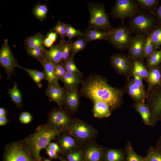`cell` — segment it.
Listing matches in <instances>:
<instances>
[{"label": "cell", "mask_w": 161, "mask_h": 161, "mask_svg": "<svg viewBox=\"0 0 161 161\" xmlns=\"http://www.w3.org/2000/svg\"><path fill=\"white\" fill-rule=\"evenodd\" d=\"M80 95L92 101H103L108 104L112 110L120 107L123 102V90L112 86L101 76L95 74L89 75L81 84Z\"/></svg>", "instance_id": "6da1fadb"}, {"label": "cell", "mask_w": 161, "mask_h": 161, "mask_svg": "<svg viewBox=\"0 0 161 161\" xmlns=\"http://www.w3.org/2000/svg\"><path fill=\"white\" fill-rule=\"evenodd\" d=\"M60 129L47 125L40 126L34 133L27 138L25 142L29 152L36 161H40V153L50 142L60 134Z\"/></svg>", "instance_id": "7a4b0ae2"}, {"label": "cell", "mask_w": 161, "mask_h": 161, "mask_svg": "<svg viewBox=\"0 0 161 161\" xmlns=\"http://www.w3.org/2000/svg\"><path fill=\"white\" fill-rule=\"evenodd\" d=\"M133 38L130 29L123 25L109 30L106 39L117 48L122 49L128 48Z\"/></svg>", "instance_id": "3957f363"}, {"label": "cell", "mask_w": 161, "mask_h": 161, "mask_svg": "<svg viewBox=\"0 0 161 161\" xmlns=\"http://www.w3.org/2000/svg\"><path fill=\"white\" fill-rule=\"evenodd\" d=\"M154 20L148 13L138 12L131 17L129 24L131 31L145 36L150 33L153 26Z\"/></svg>", "instance_id": "277c9868"}, {"label": "cell", "mask_w": 161, "mask_h": 161, "mask_svg": "<svg viewBox=\"0 0 161 161\" xmlns=\"http://www.w3.org/2000/svg\"><path fill=\"white\" fill-rule=\"evenodd\" d=\"M89 25L92 29L109 32L112 28L104 8L102 6L92 5L89 9Z\"/></svg>", "instance_id": "5b68a950"}, {"label": "cell", "mask_w": 161, "mask_h": 161, "mask_svg": "<svg viewBox=\"0 0 161 161\" xmlns=\"http://www.w3.org/2000/svg\"><path fill=\"white\" fill-rule=\"evenodd\" d=\"M137 2L131 0H117L113 9L112 14L117 18L124 19L131 17L139 11Z\"/></svg>", "instance_id": "8992f818"}, {"label": "cell", "mask_w": 161, "mask_h": 161, "mask_svg": "<svg viewBox=\"0 0 161 161\" xmlns=\"http://www.w3.org/2000/svg\"><path fill=\"white\" fill-rule=\"evenodd\" d=\"M6 39L4 41L0 50V63L5 69L8 79H10L12 75H15V67L18 64Z\"/></svg>", "instance_id": "52a82bcc"}, {"label": "cell", "mask_w": 161, "mask_h": 161, "mask_svg": "<svg viewBox=\"0 0 161 161\" xmlns=\"http://www.w3.org/2000/svg\"><path fill=\"white\" fill-rule=\"evenodd\" d=\"M70 132L74 137L81 140L89 139L95 134V131L91 127L79 120L74 121L70 127Z\"/></svg>", "instance_id": "ba28073f"}, {"label": "cell", "mask_w": 161, "mask_h": 161, "mask_svg": "<svg viewBox=\"0 0 161 161\" xmlns=\"http://www.w3.org/2000/svg\"><path fill=\"white\" fill-rule=\"evenodd\" d=\"M4 161H34L25 149L20 144L15 143L7 149Z\"/></svg>", "instance_id": "9c48e42d"}, {"label": "cell", "mask_w": 161, "mask_h": 161, "mask_svg": "<svg viewBox=\"0 0 161 161\" xmlns=\"http://www.w3.org/2000/svg\"><path fill=\"white\" fill-rule=\"evenodd\" d=\"M110 59L112 66L119 73L126 75L132 71L133 65L126 56L120 54L115 55H112Z\"/></svg>", "instance_id": "30bf717a"}, {"label": "cell", "mask_w": 161, "mask_h": 161, "mask_svg": "<svg viewBox=\"0 0 161 161\" xmlns=\"http://www.w3.org/2000/svg\"><path fill=\"white\" fill-rule=\"evenodd\" d=\"M145 40V36L136 35L133 37L128 48L130 57L134 60L143 58Z\"/></svg>", "instance_id": "8fae6325"}, {"label": "cell", "mask_w": 161, "mask_h": 161, "mask_svg": "<svg viewBox=\"0 0 161 161\" xmlns=\"http://www.w3.org/2000/svg\"><path fill=\"white\" fill-rule=\"evenodd\" d=\"M65 92L64 87H61L58 82L48 84L45 90L46 95L49 100L56 102L61 108L64 104Z\"/></svg>", "instance_id": "7c38bea8"}, {"label": "cell", "mask_w": 161, "mask_h": 161, "mask_svg": "<svg viewBox=\"0 0 161 161\" xmlns=\"http://www.w3.org/2000/svg\"><path fill=\"white\" fill-rule=\"evenodd\" d=\"M49 121L53 126L60 129L68 126L70 118L65 111L62 109H56L50 113Z\"/></svg>", "instance_id": "4fadbf2b"}, {"label": "cell", "mask_w": 161, "mask_h": 161, "mask_svg": "<svg viewBox=\"0 0 161 161\" xmlns=\"http://www.w3.org/2000/svg\"><path fill=\"white\" fill-rule=\"evenodd\" d=\"M44 69L45 79L48 84H51L58 82L55 72V65L48 59L45 55L44 58L38 61Z\"/></svg>", "instance_id": "5bb4252c"}, {"label": "cell", "mask_w": 161, "mask_h": 161, "mask_svg": "<svg viewBox=\"0 0 161 161\" xmlns=\"http://www.w3.org/2000/svg\"><path fill=\"white\" fill-rule=\"evenodd\" d=\"M79 95L78 88L68 90L66 89L64 104L71 110L75 111L79 105Z\"/></svg>", "instance_id": "9a60e30c"}, {"label": "cell", "mask_w": 161, "mask_h": 161, "mask_svg": "<svg viewBox=\"0 0 161 161\" xmlns=\"http://www.w3.org/2000/svg\"><path fill=\"white\" fill-rule=\"evenodd\" d=\"M83 75L75 74L66 72V74L59 79L64 85L66 89L78 88L80 84H82L83 80Z\"/></svg>", "instance_id": "2e32d148"}, {"label": "cell", "mask_w": 161, "mask_h": 161, "mask_svg": "<svg viewBox=\"0 0 161 161\" xmlns=\"http://www.w3.org/2000/svg\"><path fill=\"white\" fill-rule=\"evenodd\" d=\"M127 90L131 98L136 103L144 102L145 93L144 90L136 84L133 80L128 83Z\"/></svg>", "instance_id": "e0dca14e"}, {"label": "cell", "mask_w": 161, "mask_h": 161, "mask_svg": "<svg viewBox=\"0 0 161 161\" xmlns=\"http://www.w3.org/2000/svg\"><path fill=\"white\" fill-rule=\"evenodd\" d=\"M94 103L93 114L97 118H106L109 117L112 110L109 106L106 103L98 100L92 101Z\"/></svg>", "instance_id": "ac0fdd59"}, {"label": "cell", "mask_w": 161, "mask_h": 161, "mask_svg": "<svg viewBox=\"0 0 161 161\" xmlns=\"http://www.w3.org/2000/svg\"><path fill=\"white\" fill-rule=\"evenodd\" d=\"M63 47L61 44L52 46L49 50H45L47 58L55 65L62 62Z\"/></svg>", "instance_id": "d6986e66"}, {"label": "cell", "mask_w": 161, "mask_h": 161, "mask_svg": "<svg viewBox=\"0 0 161 161\" xmlns=\"http://www.w3.org/2000/svg\"><path fill=\"white\" fill-rule=\"evenodd\" d=\"M44 38V36L40 32L27 37L24 41L25 47L27 50L37 47H43Z\"/></svg>", "instance_id": "ffe728a7"}, {"label": "cell", "mask_w": 161, "mask_h": 161, "mask_svg": "<svg viewBox=\"0 0 161 161\" xmlns=\"http://www.w3.org/2000/svg\"><path fill=\"white\" fill-rule=\"evenodd\" d=\"M103 152L101 147L91 146L85 152V158L86 161H100Z\"/></svg>", "instance_id": "44dd1931"}, {"label": "cell", "mask_w": 161, "mask_h": 161, "mask_svg": "<svg viewBox=\"0 0 161 161\" xmlns=\"http://www.w3.org/2000/svg\"><path fill=\"white\" fill-rule=\"evenodd\" d=\"M134 107L140 115L145 123L147 125H151V112L144 102L136 103L134 105Z\"/></svg>", "instance_id": "7402d4cb"}, {"label": "cell", "mask_w": 161, "mask_h": 161, "mask_svg": "<svg viewBox=\"0 0 161 161\" xmlns=\"http://www.w3.org/2000/svg\"><path fill=\"white\" fill-rule=\"evenodd\" d=\"M108 35V32L100 31L96 30L89 29L86 31L84 36L87 42L92 41L106 39Z\"/></svg>", "instance_id": "603a6c76"}, {"label": "cell", "mask_w": 161, "mask_h": 161, "mask_svg": "<svg viewBox=\"0 0 161 161\" xmlns=\"http://www.w3.org/2000/svg\"><path fill=\"white\" fill-rule=\"evenodd\" d=\"M16 67H18L25 71L36 84L39 88L42 87L41 81L45 79V74L44 71H40L35 69H31L22 67L17 64Z\"/></svg>", "instance_id": "cb8c5ba5"}, {"label": "cell", "mask_w": 161, "mask_h": 161, "mask_svg": "<svg viewBox=\"0 0 161 161\" xmlns=\"http://www.w3.org/2000/svg\"><path fill=\"white\" fill-rule=\"evenodd\" d=\"M106 161H124V153L118 149H111L106 151L105 156Z\"/></svg>", "instance_id": "d4e9b609"}, {"label": "cell", "mask_w": 161, "mask_h": 161, "mask_svg": "<svg viewBox=\"0 0 161 161\" xmlns=\"http://www.w3.org/2000/svg\"><path fill=\"white\" fill-rule=\"evenodd\" d=\"M161 77L160 72L158 69L154 68L150 70L146 78L149 86L148 91L153 86L160 83Z\"/></svg>", "instance_id": "484cf974"}, {"label": "cell", "mask_w": 161, "mask_h": 161, "mask_svg": "<svg viewBox=\"0 0 161 161\" xmlns=\"http://www.w3.org/2000/svg\"><path fill=\"white\" fill-rule=\"evenodd\" d=\"M8 93L13 101L16 106L20 107L22 104L21 94L16 82L14 83L13 87L8 90Z\"/></svg>", "instance_id": "4316f807"}, {"label": "cell", "mask_w": 161, "mask_h": 161, "mask_svg": "<svg viewBox=\"0 0 161 161\" xmlns=\"http://www.w3.org/2000/svg\"><path fill=\"white\" fill-rule=\"evenodd\" d=\"M126 161H146L145 157L137 154L133 150L131 143L129 141L126 148Z\"/></svg>", "instance_id": "83f0119b"}, {"label": "cell", "mask_w": 161, "mask_h": 161, "mask_svg": "<svg viewBox=\"0 0 161 161\" xmlns=\"http://www.w3.org/2000/svg\"><path fill=\"white\" fill-rule=\"evenodd\" d=\"M132 73L136 74L142 78H146L149 72L142 62L136 60H134L133 64Z\"/></svg>", "instance_id": "f1b7e54d"}, {"label": "cell", "mask_w": 161, "mask_h": 161, "mask_svg": "<svg viewBox=\"0 0 161 161\" xmlns=\"http://www.w3.org/2000/svg\"><path fill=\"white\" fill-rule=\"evenodd\" d=\"M59 143L60 147L65 151L71 149L76 145V143L74 139L67 135L63 136L60 140Z\"/></svg>", "instance_id": "f546056e"}, {"label": "cell", "mask_w": 161, "mask_h": 161, "mask_svg": "<svg viewBox=\"0 0 161 161\" xmlns=\"http://www.w3.org/2000/svg\"><path fill=\"white\" fill-rule=\"evenodd\" d=\"M32 10L33 14L38 19L42 21L46 18L48 10L46 4H37Z\"/></svg>", "instance_id": "4dcf8cb0"}, {"label": "cell", "mask_w": 161, "mask_h": 161, "mask_svg": "<svg viewBox=\"0 0 161 161\" xmlns=\"http://www.w3.org/2000/svg\"><path fill=\"white\" fill-rule=\"evenodd\" d=\"M145 158L146 161H161V151L156 147H151Z\"/></svg>", "instance_id": "1f68e13d"}, {"label": "cell", "mask_w": 161, "mask_h": 161, "mask_svg": "<svg viewBox=\"0 0 161 161\" xmlns=\"http://www.w3.org/2000/svg\"><path fill=\"white\" fill-rule=\"evenodd\" d=\"M64 68L67 72L75 74L82 75L76 66L74 60V56H72L64 64Z\"/></svg>", "instance_id": "d6a6232c"}, {"label": "cell", "mask_w": 161, "mask_h": 161, "mask_svg": "<svg viewBox=\"0 0 161 161\" xmlns=\"http://www.w3.org/2000/svg\"><path fill=\"white\" fill-rule=\"evenodd\" d=\"M154 45L149 33L145 37L143 58H148L154 51Z\"/></svg>", "instance_id": "836d02e7"}, {"label": "cell", "mask_w": 161, "mask_h": 161, "mask_svg": "<svg viewBox=\"0 0 161 161\" xmlns=\"http://www.w3.org/2000/svg\"><path fill=\"white\" fill-rule=\"evenodd\" d=\"M161 61V49L154 51L149 56L148 65L150 67H154Z\"/></svg>", "instance_id": "e575fe53"}, {"label": "cell", "mask_w": 161, "mask_h": 161, "mask_svg": "<svg viewBox=\"0 0 161 161\" xmlns=\"http://www.w3.org/2000/svg\"><path fill=\"white\" fill-rule=\"evenodd\" d=\"M44 47H36L27 50V53L31 56L36 58L38 61L43 58L45 56Z\"/></svg>", "instance_id": "d590c367"}, {"label": "cell", "mask_w": 161, "mask_h": 161, "mask_svg": "<svg viewBox=\"0 0 161 161\" xmlns=\"http://www.w3.org/2000/svg\"><path fill=\"white\" fill-rule=\"evenodd\" d=\"M60 43L63 47L62 61L65 62L72 56L71 52V44L65 41L64 39L61 41Z\"/></svg>", "instance_id": "8d00e7d4"}, {"label": "cell", "mask_w": 161, "mask_h": 161, "mask_svg": "<svg viewBox=\"0 0 161 161\" xmlns=\"http://www.w3.org/2000/svg\"><path fill=\"white\" fill-rule=\"evenodd\" d=\"M150 35L154 47H158L161 45V27L153 31Z\"/></svg>", "instance_id": "74e56055"}, {"label": "cell", "mask_w": 161, "mask_h": 161, "mask_svg": "<svg viewBox=\"0 0 161 161\" xmlns=\"http://www.w3.org/2000/svg\"><path fill=\"white\" fill-rule=\"evenodd\" d=\"M66 24L58 21L55 26L50 31L53 30L58 34L61 38L64 39L66 36Z\"/></svg>", "instance_id": "f35d334b"}, {"label": "cell", "mask_w": 161, "mask_h": 161, "mask_svg": "<svg viewBox=\"0 0 161 161\" xmlns=\"http://www.w3.org/2000/svg\"><path fill=\"white\" fill-rule=\"evenodd\" d=\"M136 2L139 6L147 10L154 8L157 4L156 0H137Z\"/></svg>", "instance_id": "ab89813d"}, {"label": "cell", "mask_w": 161, "mask_h": 161, "mask_svg": "<svg viewBox=\"0 0 161 161\" xmlns=\"http://www.w3.org/2000/svg\"><path fill=\"white\" fill-rule=\"evenodd\" d=\"M66 72L64 68V63L61 62L60 64L55 65V74L58 80L64 76L66 74Z\"/></svg>", "instance_id": "60d3db41"}, {"label": "cell", "mask_w": 161, "mask_h": 161, "mask_svg": "<svg viewBox=\"0 0 161 161\" xmlns=\"http://www.w3.org/2000/svg\"><path fill=\"white\" fill-rule=\"evenodd\" d=\"M67 158L69 161H81V154L79 151H74L69 153Z\"/></svg>", "instance_id": "b9f144b4"}, {"label": "cell", "mask_w": 161, "mask_h": 161, "mask_svg": "<svg viewBox=\"0 0 161 161\" xmlns=\"http://www.w3.org/2000/svg\"><path fill=\"white\" fill-rule=\"evenodd\" d=\"M32 116L27 112H23L20 114L19 119L20 122L24 124H28L30 123L32 119Z\"/></svg>", "instance_id": "7bdbcfd3"}, {"label": "cell", "mask_w": 161, "mask_h": 161, "mask_svg": "<svg viewBox=\"0 0 161 161\" xmlns=\"http://www.w3.org/2000/svg\"><path fill=\"white\" fill-rule=\"evenodd\" d=\"M84 33L82 32L79 30L75 29L73 31L66 34V36H67L69 39L75 36H84Z\"/></svg>", "instance_id": "ee69618b"}, {"label": "cell", "mask_w": 161, "mask_h": 161, "mask_svg": "<svg viewBox=\"0 0 161 161\" xmlns=\"http://www.w3.org/2000/svg\"><path fill=\"white\" fill-rule=\"evenodd\" d=\"M132 73L134 77L133 80L134 83L140 88L144 89L142 78L136 74Z\"/></svg>", "instance_id": "f6af8a7d"}, {"label": "cell", "mask_w": 161, "mask_h": 161, "mask_svg": "<svg viewBox=\"0 0 161 161\" xmlns=\"http://www.w3.org/2000/svg\"><path fill=\"white\" fill-rule=\"evenodd\" d=\"M46 149L47 154L52 158L59 159L60 157L57 155L56 152L47 147Z\"/></svg>", "instance_id": "bcb514c9"}, {"label": "cell", "mask_w": 161, "mask_h": 161, "mask_svg": "<svg viewBox=\"0 0 161 161\" xmlns=\"http://www.w3.org/2000/svg\"><path fill=\"white\" fill-rule=\"evenodd\" d=\"M48 147L56 152L61 151V150L59 146L56 143H50L48 145Z\"/></svg>", "instance_id": "7dc6e473"}, {"label": "cell", "mask_w": 161, "mask_h": 161, "mask_svg": "<svg viewBox=\"0 0 161 161\" xmlns=\"http://www.w3.org/2000/svg\"><path fill=\"white\" fill-rule=\"evenodd\" d=\"M54 42L47 37L45 38L43 41V45L45 47L49 48L51 47Z\"/></svg>", "instance_id": "c3c4849f"}, {"label": "cell", "mask_w": 161, "mask_h": 161, "mask_svg": "<svg viewBox=\"0 0 161 161\" xmlns=\"http://www.w3.org/2000/svg\"><path fill=\"white\" fill-rule=\"evenodd\" d=\"M57 34L55 32H50L47 35V37L51 40L54 43L56 41Z\"/></svg>", "instance_id": "681fc988"}, {"label": "cell", "mask_w": 161, "mask_h": 161, "mask_svg": "<svg viewBox=\"0 0 161 161\" xmlns=\"http://www.w3.org/2000/svg\"><path fill=\"white\" fill-rule=\"evenodd\" d=\"M8 120L6 117L5 116L0 117V125L3 126L7 123Z\"/></svg>", "instance_id": "f907efd6"}, {"label": "cell", "mask_w": 161, "mask_h": 161, "mask_svg": "<svg viewBox=\"0 0 161 161\" xmlns=\"http://www.w3.org/2000/svg\"><path fill=\"white\" fill-rule=\"evenodd\" d=\"M7 112L6 109L4 108L1 107L0 108V117H6Z\"/></svg>", "instance_id": "816d5d0a"}, {"label": "cell", "mask_w": 161, "mask_h": 161, "mask_svg": "<svg viewBox=\"0 0 161 161\" xmlns=\"http://www.w3.org/2000/svg\"><path fill=\"white\" fill-rule=\"evenodd\" d=\"M156 147L161 151V137H160L157 143Z\"/></svg>", "instance_id": "f5cc1de1"}, {"label": "cell", "mask_w": 161, "mask_h": 161, "mask_svg": "<svg viewBox=\"0 0 161 161\" xmlns=\"http://www.w3.org/2000/svg\"><path fill=\"white\" fill-rule=\"evenodd\" d=\"M157 13L159 18L161 20V5L158 8L157 11Z\"/></svg>", "instance_id": "db71d44e"}, {"label": "cell", "mask_w": 161, "mask_h": 161, "mask_svg": "<svg viewBox=\"0 0 161 161\" xmlns=\"http://www.w3.org/2000/svg\"><path fill=\"white\" fill-rule=\"evenodd\" d=\"M44 161H50L49 160L46 159L44 160Z\"/></svg>", "instance_id": "11a10c76"}, {"label": "cell", "mask_w": 161, "mask_h": 161, "mask_svg": "<svg viewBox=\"0 0 161 161\" xmlns=\"http://www.w3.org/2000/svg\"><path fill=\"white\" fill-rule=\"evenodd\" d=\"M159 120H160L161 121V116H160V117L159 118Z\"/></svg>", "instance_id": "9f6ffc18"}, {"label": "cell", "mask_w": 161, "mask_h": 161, "mask_svg": "<svg viewBox=\"0 0 161 161\" xmlns=\"http://www.w3.org/2000/svg\"><path fill=\"white\" fill-rule=\"evenodd\" d=\"M62 161H68L66 160H63Z\"/></svg>", "instance_id": "6f0895ef"}]
</instances>
